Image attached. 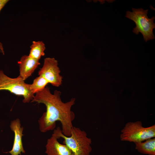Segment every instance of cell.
<instances>
[{"label": "cell", "mask_w": 155, "mask_h": 155, "mask_svg": "<svg viewBox=\"0 0 155 155\" xmlns=\"http://www.w3.org/2000/svg\"><path fill=\"white\" fill-rule=\"evenodd\" d=\"M61 92L57 90L52 94L50 88L46 86L36 94L31 102L43 103L46 106V112L38 120L41 132L45 133L54 129L56 122L59 121L61 125L63 133L69 137L71 135L73 127L72 122L75 118V114L71 108L75 104V99L72 98L69 101L64 102L61 99Z\"/></svg>", "instance_id": "obj_1"}, {"label": "cell", "mask_w": 155, "mask_h": 155, "mask_svg": "<svg viewBox=\"0 0 155 155\" xmlns=\"http://www.w3.org/2000/svg\"><path fill=\"white\" fill-rule=\"evenodd\" d=\"M53 133L58 139L62 138L64 139L63 144L69 148L73 155H90L92 151L91 139L84 131L78 127H73L69 137L63 133L59 127L54 130Z\"/></svg>", "instance_id": "obj_2"}, {"label": "cell", "mask_w": 155, "mask_h": 155, "mask_svg": "<svg viewBox=\"0 0 155 155\" xmlns=\"http://www.w3.org/2000/svg\"><path fill=\"white\" fill-rule=\"evenodd\" d=\"M132 10V12L129 11L126 12L125 16L133 20L136 24L135 27L133 28V32L136 34L141 33L146 42L154 39L153 30L155 28V24L154 22L155 17L153 16L151 18H148V9L133 8Z\"/></svg>", "instance_id": "obj_3"}, {"label": "cell", "mask_w": 155, "mask_h": 155, "mask_svg": "<svg viewBox=\"0 0 155 155\" xmlns=\"http://www.w3.org/2000/svg\"><path fill=\"white\" fill-rule=\"evenodd\" d=\"M120 138L123 141L134 143L155 137V125L144 127L141 121L128 122L121 130Z\"/></svg>", "instance_id": "obj_4"}, {"label": "cell", "mask_w": 155, "mask_h": 155, "mask_svg": "<svg viewBox=\"0 0 155 155\" xmlns=\"http://www.w3.org/2000/svg\"><path fill=\"white\" fill-rule=\"evenodd\" d=\"M8 90L16 95L22 96L24 103L29 102L33 99L34 94L32 92L30 84L26 83L18 76L15 78L7 76L0 70V91Z\"/></svg>", "instance_id": "obj_5"}, {"label": "cell", "mask_w": 155, "mask_h": 155, "mask_svg": "<svg viewBox=\"0 0 155 155\" xmlns=\"http://www.w3.org/2000/svg\"><path fill=\"white\" fill-rule=\"evenodd\" d=\"M60 73L57 61L50 57L44 59L43 66L38 72L39 75L42 76L49 83L56 87L62 84L63 78Z\"/></svg>", "instance_id": "obj_6"}, {"label": "cell", "mask_w": 155, "mask_h": 155, "mask_svg": "<svg viewBox=\"0 0 155 155\" xmlns=\"http://www.w3.org/2000/svg\"><path fill=\"white\" fill-rule=\"evenodd\" d=\"M10 127L13 132L14 137L12 149L8 152L11 155H21V153H25L22 141V136L24 135L22 134L24 128L21 126L20 119H16L12 121Z\"/></svg>", "instance_id": "obj_7"}, {"label": "cell", "mask_w": 155, "mask_h": 155, "mask_svg": "<svg viewBox=\"0 0 155 155\" xmlns=\"http://www.w3.org/2000/svg\"><path fill=\"white\" fill-rule=\"evenodd\" d=\"M55 135L52 134L47 141L45 153L47 155H73L65 145L60 144Z\"/></svg>", "instance_id": "obj_8"}, {"label": "cell", "mask_w": 155, "mask_h": 155, "mask_svg": "<svg viewBox=\"0 0 155 155\" xmlns=\"http://www.w3.org/2000/svg\"><path fill=\"white\" fill-rule=\"evenodd\" d=\"M19 67V75L24 81L31 76L40 63L39 60L28 55H24L18 62Z\"/></svg>", "instance_id": "obj_9"}, {"label": "cell", "mask_w": 155, "mask_h": 155, "mask_svg": "<svg viewBox=\"0 0 155 155\" xmlns=\"http://www.w3.org/2000/svg\"><path fill=\"white\" fill-rule=\"evenodd\" d=\"M143 142L135 143V149L142 154L155 155V138L148 139Z\"/></svg>", "instance_id": "obj_10"}, {"label": "cell", "mask_w": 155, "mask_h": 155, "mask_svg": "<svg viewBox=\"0 0 155 155\" xmlns=\"http://www.w3.org/2000/svg\"><path fill=\"white\" fill-rule=\"evenodd\" d=\"M30 48L31 49L28 56L33 59L39 60L41 56L45 54L44 52L45 47L42 41H33Z\"/></svg>", "instance_id": "obj_11"}, {"label": "cell", "mask_w": 155, "mask_h": 155, "mask_svg": "<svg viewBox=\"0 0 155 155\" xmlns=\"http://www.w3.org/2000/svg\"><path fill=\"white\" fill-rule=\"evenodd\" d=\"M48 83L43 77L39 75L34 80L32 84H30V89L34 94L43 90Z\"/></svg>", "instance_id": "obj_12"}, {"label": "cell", "mask_w": 155, "mask_h": 155, "mask_svg": "<svg viewBox=\"0 0 155 155\" xmlns=\"http://www.w3.org/2000/svg\"><path fill=\"white\" fill-rule=\"evenodd\" d=\"M8 1V0H0V11Z\"/></svg>", "instance_id": "obj_13"}]
</instances>
